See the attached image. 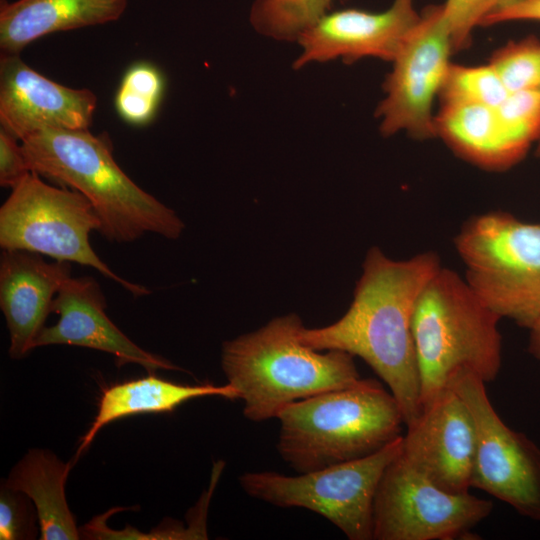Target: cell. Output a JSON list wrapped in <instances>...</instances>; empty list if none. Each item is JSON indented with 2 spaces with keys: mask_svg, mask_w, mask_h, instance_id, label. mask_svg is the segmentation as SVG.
Here are the masks:
<instances>
[{
  "mask_svg": "<svg viewBox=\"0 0 540 540\" xmlns=\"http://www.w3.org/2000/svg\"><path fill=\"white\" fill-rule=\"evenodd\" d=\"M493 509L490 500L446 491L401 454L385 469L373 503L374 540H451L469 535Z\"/></svg>",
  "mask_w": 540,
  "mask_h": 540,
  "instance_id": "obj_10",
  "label": "cell"
},
{
  "mask_svg": "<svg viewBox=\"0 0 540 540\" xmlns=\"http://www.w3.org/2000/svg\"><path fill=\"white\" fill-rule=\"evenodd\" d=\"M302 321L294 313L222 345L221 366L243 402L250 421L277 418L287 405L356 384L354 356L341 350L320 353L299 339Z\"/></svg>",
  "mask_w": 540,
  "mask_h": 540,
  "instance_id": "obj_3",
  "label": "cell"
},
{
  "mask_svg": "<svg viewBox=\"0 0 540 540\" xmlns=\"http://www.w3.org/2000/svg\"><path fill=\"white\" fill-rule=\"evenodd\" d=\"M466 404L474 422L476 444L471 487L540 521V449L498 415L486 382L471 371L454 372L447 383Z\"/></svg>",
  "mask_w": 540,
  "mask_h": 540,
  "instance_id": "obj_9",
  "label": "cell"
},
{
  "mask_svg": "<svg viewBox=\"0 0 540 540\" xmlns=\"http://www.w3.org/2000/svg\"><path fill=\"white\" fill-rule=\"evenodd\" d=\"M509 92L540 91V40L511 41L494 52L490 63Z\"/></svg>",
  "mask_w": 540,
  "mask_h": 540,
  "instance_id": "obj_24",
  "label": "cell"
},
{
  "mask_svg": "<svg viewBox=\"0 0 540 540\" xmlns=\"http://www.w3.org/2000/svg\"><path fill=\"white\" fill-rule=\"evenodd\" d=\"M402 445L403 435L367 457L295 476L245 472L239 483L255 499L321 515L349 540H372L376 490L387 466L401 454Z\"/></svg>",
  "mask_w": 540,
  "mask_h": 540,
  "instance_id": "obj_8",
  "label": "cell"
},
{
  "mask_svg": "<svg viewBox=\"0 0 540 540\" xmlns=\"http://www.w3.org/2000/svg\"><path fill=\"white\" fill-rule=\"evenodd\" d=\"M509 91L488 65L463 66L450 63L438 96L442 105H482L496 108Z\"/></svg>",
  "mask_w": 540,
  "mask_h": 540,
  "instance_id": "obj_22",
  "label": "cell"
},
{
  "mask_svg": "<svg viewBox=\"0 0 540 540\" xmlns=\"http://www.w3.org/2000/svg\"><path fill=\"white\" fill-rule=\"evenodd\" d=\"M106 299L101 286L91 276L69 277L52 304L58 322L44 327L35 348L47 345H72L112 354L118 367L136 363L149 374L157 370H180L170 361L145 351L131 341L106 314Z\"/></svg>",
  "mask_w": 540,
  "mask_h": 540,
  "instance_id": "obj_15",
  "label": "cell"
},
{
  "mask_svg": "<svg viewBox=\"0 0 540 540\" xmlns=\"http://www.w3.org/2000/svg\"><path fill=\"white\" fill-rule=\"evenodd\" d=\"M277 451L307 473L372 455L400 437L403 414L374 379L295 401L277 416Z\"/></svg>",
  "mask_w": 540,
  "mask_h": 540,
  "instance_id": "obj_4",
  "label": "cell"
},
{
  "mask_svg": "<svg viewBox=\"0 0 540 540\" xmlns=\"http://www.w3.org/2000/svg\"><path fill=\"white\" fill-rule=\"evenodd\" d=\"M101 221L81 193L55 187L31 171L0 208V247L25 250L54 260L94 268L135 297L150 294L140 284L116 274L93 250L89 238Z\"/></svg>",
  "mask_w": 540,
  "mask_h": 540,
  "instance_id": "obj_7",
  "label": "cell"
},
{
  "mask_svg": "<svg viewBox=\"0 0 540 540\" xmlns=\"http://www.w3.org/2000/svg\"><path fill=\"white\" fill-rule=\"evenodd\" d=\"M451 34L442 5H430L394 58L377 107L380 130L405 131L420 140L436 136L432 106L450 65Z\"/></svg>",
  "mask_w": 540,
  "mask_h": 540,
  "instance_id": "obj_11",
  "label": "cell"
},
{
  "mask_svg": "<svg viewBox=\"0 0 540 540\" xmlns=\"http://www.w3.org/2000/svg\"><path fill=\"white\" fill-rule=\"evenodd\" d=\"M519 20L540 21V0H505L484 18L481 26Z\"/></svg>",
  "mask_w": 540,
  "mask_h": 540,
  "instance_id": "obj_29",
  "label": "cell"
},
{
  "mask_svg": "<svg viewBox=\"0 0 540 540\" xmlns=\"http://www.w3.org/2000/svg\"><path fill=\"white\" fill-rule=\"evenodd\" d=\"M335 0H255L250 20L261 34L277 40H298L331 8Z\"/></svg>",
  "mask_w": 540,
  "mask_h": 540,
  "instance_id": "obj_21",
  "label": "cell"
},
{
  "mask_svg": "<svg viewBox=\"0 0 540 540\" xmlns=\"http://www.w3.org/2000/svg\"><path fill=\"white\" fill-rule=\"evenodd\" d=\"M21 146L31 171L90 201L105 239L128 243L147 233L177 239L183 232L176 212L119 167L107 138L88 129L45 128L23 139Z\"/></svg>",
  "mask_w": 540,
  "mask_h": 540,
  "instance_id": "obj_2",
  "label": "cell"
},
{
  "mask_svg": "<svg viewBox=\"0 0 540 540\" xmlns=\"http://www.w3.org/2000/svg\"><path fill=\"white\" fill-rule=\"evenodd\" d=\"M71 465L49 450L30 449L3 482V486L25 494L33 502L41 540L80 538L65 495Z\"/></svg>",
  "mask_w": 540,
  "mask_h": 540,
  "instance_id": "obj_19",
  "label": "cell"
},
{
  "mask_svg": "<svg viewBox=\"0 0 540 540\" xmlns=\"http://www.w3.org/2000/svg\"><path fill=\"white\" fill-rule=\"evenodd\" d=\"M18 139L6 130H0V185L14 188L30 172L26 157Z\"/></svg>",
  "mask_w": 540,
  "mask_h": 540,
  "instance_id": "obj_28",
  "label": "cell"
},
{
  "mask_svg": "<svg viewBox=\"0 0 540 540\" xmlns=\"http://www.w3.org/2000/svg\"><path fill=\"white\" fill-rule=\"evenodd\" d=\"M495 110L508 137L527 153L540 139V91L509 92Z\"/></svg>",
  "mask_w": 540,
  "mask_h": 540,
  "instance_id": "obj_25",
  "label": "cell"
},
{
  "mask_svg": "<svg viewBox=\"0 0 540 540\" xmlns=\"http://www.w3.org/2000/svg\"><path fill=\"white\" fill-rule=\"evenodd\" d=\"M454 244L478 299L529 330L540 315V224L487 212L466 221Z\"/></svg>",
  "mask_w": 540,
  "mask_h": 540,
  "instance_id": "obj_6",
  "label": "cell"
},
{
  "mask_svg": "<svg viewBox=\"0 0 540 540\" xmlns=\"http://www.w3.org/2000/svg\"><path fill=\"white\" fill-rule=\"evenodd\" d=\"M164 92L158 68L147 62L132 65L124 74L115 96L118 115L132 125L148 124L155 116Z\"/></svg>",
  "mask_w": 540,
  "mask_h": 540,
  "instance_id": "obj_23",
  "label": "cell"
},
{
  "mask_svg": "<svg viewBox=\"0 0 540 540\" xmlns=\"http://www.w3.org/2000/svg\"><path fill=\"white\" fill-rule=\"evenodd\" d=\"M205 396L238 400L236 390L228 383L222 386L182 385L155 377L153 374L107 388L99 400L94 420L80 441L74 463L105 425L142 413L171 412L186 401Z\"/></svg>",
  "mask_w": 540,
  "mask_h": 540,
  "instance_id": "obj_20",
  "label": "cell"
},
{
  "mask_svg": "<svg viewBox=\"0 0 540 540\" xmlns=\"http://www.w3.org/2000/svg\"><path fill=\"white\" fill-rule=\"evenodd\" d=\"M434 125L455 154L485 170L509 169L526 155L508 137L494 107L442 105Z\"/></svg>",
  "mask_w": 540,
  "mask_h": 540,
  "instance_id": "obj_18",
  "label": "cell"
},
{
  "mask_svg": "<svg viewBox=\"0 0 540 540\" xmlns=\"http://www.w3.org/2000/svg\"><path fill=\"white\" fill-rule=\"evenodd\" d=\"M25 494L2 485L0 493V539H32L35 536L33 513Z\"/></svg>",
  "mask_w": 540,
  "mask_h": 540,
  "instance_id": "obj_27",
  "label": "cell"
},
{
  "mask_svg": "<svg viewBox=\"0 0 540 540\" xmlns=\"http://www.w3.org/2000/svg\"><path fill=\"white\" fill-rule=\"evenodd\" d=\"M440 267L434 252L397 261L372 247L347 312L331 325L303 326L299 332L300 341L312 349L363 359L388 386L407 427L423 409L413 315L421 291Z\"/></svg>",
  "mask_w": 540,
  "mask_h": 540,
  "instance_id": "obj_1",
  "label": "cell"
},
{
  "mask_svg": "<svg viewBox=\"0 0 540 540\" xmlns=\"http://www.w3.org/2000/svg\"><path fill=\"white\" fill-rule=\"evenodd\" d=\"M97 105L89 89L56 83L28 66L20 54H1V128L22 141L45 129L87 130Z\"/></svg>",
  "mask_w": 540,
  "mask_h": 540,
  "instance_id": "obj_13",
  "label": "cell"
},
{
  "mask_svg": "<svg viewBox=\"0 0 540 540\" xmlns=\"http://www.w3.org/2000/svg\"><path fill=\"white\" fill-rule=\"evenodd\" d=\"M419 19L413 0H394L382 12L350 8L326 13L298 38L302 53L294 68L337 58L393 61Z\"/></svg>",
  "mask_w": 540,
  "mask_h": 540,
  "instance_id": "obj_14",
  "label": "cell"
},
{
  "mask_svg": "<svg viewBox=\"0 0 540 540\" xmlns=\"http://www.w3.org/2000/svg\"><path fill=\"white\" fill-rule=\"evenodd\" d=\"M536 156L540 159V139L537 142Z\"/></svg>",
  "mask_w": 540,
  "mask_h": 540,
  "instance_id": "obj_31",
  "label": "cell"
},
{
  "mask_svg": "<svg viewBox=\"0 0 540 540\" xmlns=\"http://www.w3.org/2000/svg\"><path fill=\"white\" fill-rule=\"evenodd\" d=\"M505 0H446L442 4L443 16L448 25L453 51L467 47L472 32L484 18Z\"/></svg>",
  "mask_w": 540,
  "mask_h": 540,
  "instance_id": "obj_26",
  "label": "cell"
},
{
  "mask_svg": "<svg viewBox=\"0 0 540 540\" xmlns=\"http://www.w3.org/2000/svg\"><path fill=\"white\" fill-rule=\"evenodd\" d=\"M71 277V263L48 262L38 253L4 249L0 256V308L9 331V355L22 359L52 312L63 283Z\"/></svg>",
  "mask_w": 540,
  "mask_h": 540,
  "instance_id": "obj_16",
  "label": "cell"
},
{
  "mask_svg": "<svg viewBox=\"0 0 540 540\" xmlns=\"http://www.w3.org/2000/svg\"><path fill=\"white\" fill-rule=\"evenodd\" d=\"M528 352L533 358L540 361V315L529 329Z\"/></svg>",
  "mask_w": 540,
  "mask_h": 540,
  "instance_id": "obj_30",
  "label": "cell"
},
{
  "mask_svg": "<svg viewBox=\"0 0 540 540\" xmlns=\"http://www.w3.org/2000/svg\"><path fill=\"white\" fill-rule=\"evenodd\" d=\"M128 0H17L0 2L1 54H20L51 33L118 20Z\"/></svg>",
  "mask_w": 540,
  "mask_h": 540,
  "instance_id": "obj_17",
  "label": "cell"
},
{
  "mask_svg": "<svg viewBox=\"0 0 540 540\" xmlns=\"http://www.w3.org/2000/svg\"><path fill=\"white\" fill-rule=\"evenodd\" d=\"M475 444L473 418L463 400L447 386L407 427L401 457L440 488L467 493Z\"/></svg>",
  "mask_w": 540,
  "mask_h": 540,
  "instance_id": "obj_12",
  "label": "cell"
},
{
  "mask_svg": "<svg viewBox=\"0 0 540 540\" xmlns=\"http://www.w3.org/2000/svg\"><path fill=\"white\" fill-rule=\"evenodd\" d=\"M500 317L485 306L455 271L440 267L417 300L412 329L422 408L465 369L486 383L501 368Z\"/></svg>",
  "mask_w": 540,
  "mask_h": 540,
  "instance_id": "obj_5",
  "label": "cell"
}]
</instances>
